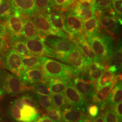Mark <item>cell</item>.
<instances>
[{
    "mask_svg": "<svg viewBox=\"0 0 122 122\" xmlns=\"http://www.w3.org/2000/svg\"><path fill=\"white\" fill-rule=\"evenodd\" d=\"M42 71L46 78H56L70 80L77 76L74 69L71 66L63 63L51 57H39Z\"/></svg>",
    "mask_w": 122,
    "mask_h": 122,
    "instance_id": "1",
    "label": "cell"
},
{
    "mask_svg": "<svg viewBox=\"0 0 122 122\" xmlns=\"http://www.w3.org/2000/svg\"><path fill=\"white\" fill-rule=\"evenodd\" d=\"M87 41L101 61L110 60L114 51V41L110 36L98 34L87 37Z\"/></svg>",
    "mask_w": 122,
    "mask_h": 122,
    "instance_id": "2",
    "label": "cell"
},
{
    "mask_svg": "<svg viewBox=\"0 0 122 122\" xmlns=\"http://www.w3.org/2000/svg\"><path fill=\"white\" fill-rule=\"evenodd\" d=\"M27 90L25 84L15 75L0 69V91L2 95L17 96Z\"/></svg>",
    "mask_w": 122,
    "mask_h": 122,
    "instance_id": "3",
    "label": "cell"
},
{
    "mask_svg": "<svg viewBox=\"0 0 122 122\" xmlns=\"http://www.w3.org/2000/svg\"><path fill=\"white\" fill-rule=\"evenodd\" d=\"M41 39L53 50L57 59L68 64L70 52L75 46L72 42L68 39L54 36L45 37Z\"/></svg>",
    "mask_w": 122,
    "mask_h": 122,
    "instance_id": "4",
    "label": "cell"
},
{
    "mask_svg": "<svg viewBox=\"0 0 122 122\" xmlns=\"http://www.w3.org/2000/svg\"><path fill=\"white\" fill-rule=\"evenodd\" d=\"M32 21L39 34L69 40V36L65 32L57 28L50 22L45 15H39L33 18Z\"/></svg>",
    "mask_w": 122,
    "mask_h": 122,
    "instance_id": "5",
    "label": "cell"
},
{
    "mask_svg": "<svg viewBox=\"0 0 122 122\" xmlns=\"http://www.w3.org/2000/svg\"><path fill=\"white\" fill-rule=\"evenodd\" d=\"M1 61L3 68L20 76L23 69L20 55L11 47L3 52Z\"/></svg>",
    "mask_w": 122,
    "mask_h": 122,
    "instance_id": "6",
    "label": "cell"
},
{
    "mask_svg": "<svg viewBox=\"0 0 122 122\" xmlns=\"http://www.w3.org/2000/svg\"><path fill=\"white\" fill-rule=\"evenodd\" d=\"M92 63L75 45L70 52L68 64L74 69L76 76L86 73Z\"/></svg>",
    "mask_w": 122,
    "mask_h": 122,
    "instance_id": "7",
    "label": "cell"
},
{
    "mask_svg": "<svg viewBox=\"0 0 122 122\" xmlns=\"http://www.w3.org/2000/svg\"><path fill=\"white\" fill-rule=\"evenodd\" d=\"M24 41L33 54L39 57H49L57 59L55 52L41 39H25Z\"/></svg>",
    "mask_w": 122,
    "mask_h": 122,
    "instance_id": "8",
    "label": "cell"
},
{
    "mask_svg": "<svg viewBox=\"0 0 122 122\" xmlns=\"http://www.w3.org/2000/svg\"><path fill=\"white\" fill-rule=\"evenodd\" d=\"M67 104L75 109L85 111L87 103L85 98L74 86L71 81H69L64 92Z\"/></svg>",
    "mask_w": 122,
    "mask_h": 122,
    "instance_id": "9",
    "label": "cell"
},
{
    "mask_svg": "<svg viewBox=\"0 0 122 122\" xmlns=\"http://www.w3.org/2000/svg\"><path fill=\"white\" fill-rule=\"evenodd\" d=\"M70 39L72 40L76 47L78 49L85 57L92 62L101 61L92 48L87 39L81 33L71 34Z\"/></svg>",
    "mask_w": 122,
    "mask_h": 122,
    "instance_id": "10",
    "label": "cell"
},
{
    "mask_svg": "<svg viewBox=\"0 0 122 122\" xmlns=\"http://www.w3.org/2000/svg\"><path fill=\"white\" fill-rule=\"evenodd\" d=\"M24 20L20 14H13L5 20L7 33L10 38V41L20 39L23 26Z\"/></svg>",
    "mask_w": 122,
    "mask_h": 122,
    "instance_id": "11",
    "label": "cell"
},
{
    "mask_svg": "<svg viewBox=\"0 0 122 122\" xmlns=\"http://www.w3.org/2000/svg\"><path fill=\"white\" fill-rule=\"evenodd\" d=\"M14 10V13L25 14L32 16L37 12L38 8L34 0H10Z\"/></svg>",
    "mask_w": 122,
    "mask_h": 122,
    "instance_id": "12",
    "label": "cell"
},
{
    "mask_svg": "<svg viewBox=\"0 0 122 122\" xmlns=\"http://www.w3.org/2000/svg\"><path fill=\"white\" fill-rule=\"evenodd\" d=\"M19 77L24 84H29L38 83L45 80L42 70L38 67L23 69Z\"/></svg>",
    "mask_w": 122,
    "mask_h": 122,
    "instance_id": "13",
    "label": "cell"
},
{
    "mask_svg": "<svg viewBox=\"0 0 122 122\" xmlns=\"http://www.w3.org/2000/svg\"><path fill=\"white\" fill-rule=\"evenodd\" d=\"M71 81L78 92L87 98L92 99L96 92L95 85L93 82L78 77L72 79Z\"/></svg>",
    "mask_w": 122,
    "mask_h": 122,
    "instance_id": "14",
    "label": "cell"
},
{
    "mask_svg": "<svg viewBox=\"0 0 122 122\" xmlns=\"http://www.w3.org/2000/svg\"><path fill=\"white\" fill-rule=\"evenodd\" d=\"M65 24L69 35L81 33L83 30V20L74 14H66L65 18Z\"/></svg>",
    "mask_w": 122,
    "mask_h": 122,
    "instance_id": "15",
    "label": "cell"
},
{
    "mask_svg": "<svg viewBox=\"0 0 122 122\" xmlns=\"http://www.w3.org/2000/svg\"><path fill=\"white\" fill-rule=\"evenodd\" d=\"M122 80L121 79H117L105 101L111 105L114 106L122 102Z\"/></svg>",
    "mask_w": 122,
    "mask_h": 122,
    "instance_id": "16",
    "label": "cell"
},
{
    "mask_svg": "<svg viewBox=\"0 0 122 122\" xmlns=\"http://www.w3.org/2000/svg\"><path fill=\"white\" fill-rule=\"evenodd\" d=\"M62 116V120L65 122H77L82 118L89 117L82 111L74 108H64Z\"/></svg>",
    "mask_w": 122,
    "mask_h": 122,
    "instance_id": "17",
    "label": "cell"
},
{
    "mask_svg": "<svg viewBox=\"0 0 122 122\" xmlns=\"http://www.w3.org/2000/svg\"><path fill=\"white\" fill-rule=\"evenodd\" d=\"M99 19L95 15L83 20V29L87 38L99 33Z\"/></svg>",
    "mask_w": 122,
    "mask_h": 122,
    "instance_id": "18",
    "label": "cell"
},
{
    "mask_svg": "<svg viewBox=\"0 0 122 122\" xmlns=\"http://www.w3.org/2000/svg\"><path fill=\"white\" fill-rule=\"evenodd\" d=\"M48 82L49 90L52 94L64 92L70 80H64L56 78L45 79Z\"/></svg>",
    "mask_w": 122,
    "mask_h": 122,
    "instance_id": "19",
    "label": "cell"
},
{
    "mask_svg": "<svg viewBox=\"0 0 122 122\" xmlns=\"http://www.w3.org/2000/svg\"><path fill=\"white\" fill-rule=\"evenodd\" d=\"M99 19V23L105 30L112 34L117 32L119 25L116 18L113 16L101 15Z\"/></svg>",
    "mask_w": 122,
    "mask_h": 122,
    "instance_id": "20",
    "label": "cell"
},
{
    "mask_svg": "<svg viewBox=\"0 0 122 122\" xmlns=\"http://www.w3.org/2000/svg\"><path fill=\"white\" fill-rule=\"evenodd\" d=\"M39 33L30 19L24 21L21 35L26 39L39 38Z\"/></svg>",
    "mask_w": 122,
    "mask_h": 122,
    "instance_id": "21",
    "label": "cell"
},
{
    "mask_svg": "<svg viewBox=\"0 0 122 122\" xmlns=\"http://www.w3.org/2000/svg\"><path fill=\"white\" fill-rule=\"evenodd\" d=\"M115 74V72L109 70V68L105 70L104 73L96 81V91L116 81L118 79V76H116Z\"/></svg>",
    "mask_w": 122,
    "mask_h": 122,
    "instance_id": "22",
    "label": "cell"
},
{
    "mask_svg": "<svg viewBox=\"0 0 122 122\" xmlns=\"http://www.w3.org/2000/svg\"><path fill=\"white\" fill-rule=\"evenodd\" d=\"M89 71V80L94 83L104 73L105 71V66L101 61H93L92 62Z\"/></svg>",
    "mask_w": 122,
    "mask_h": 122,
    "instance_id": "23",
    "label": "cell"
},
{
    "mask_svg": "<svg viewBox=\"0 0 122 122\" xmlns=\"http://www.w3.org/2000/svg\"><path fill=\"white\" fill-rule=\"evenodd\" d=\"M117 81V80H116ZM116 81L112 82L109 85L102 87L100 90L96 91L95 93L92 97V101L95 103L100 105L105 102L107 97L113 87Z\"/></svg>",
    "mask_w": 122,
    "mask_h": 122,
    "instance_id": "24",
    "label": "cell"
},
{
    "mask_svg": "<svg viewBox=\"0 0 122 122\" xmlns=\"http://www.w3.org/2000/svg\"><path fill=\"white\" fill-rule=\"evenodd\" d=\"M45 15L54 26L57 29L63 31L67 35H69L68 31L66 27L65 19L61 14L57 12H52L47 14Z\"/></svg>",
    "mask_w": 122,
    "mask_h": 122,
    "instance_id": "25",
    "label": "cell"
},
{
    "mask_svg": "<svg viewBox=\"0 0 122 122\" xmlns=\"http://www.w3.org/2000/svg\"><path fill=\"white\" fill-rule=\"evenodd\" d=\"M21 121L33 122L40 117V114L36 108L24 105L21 111Z\"/></svg>",
    "mask_w": 122,
    "mask_h": 122,
    "instance_id": "26",
    "label": "cell"
},
{
    "mask_svg": "<svg viewBox=\"0 0 122 122\" xmlns=\"http://www.w3.org/2000/svg\"><path fill=\"white\" fill-rule=\"evenodd\" d=\"M122 45L121 42H119L113 51L109 62V66L115 67L119 72L122 70Z\"/></svg>",
    "mask_w": 122,
    "mask_h": 122,
    "instance_id": "27",
    "label": "cell"
},
{
    "mask_svg": "<svg viewBox=\"0 0 122 122\" xmlns=\"http://www.w3.org/2000/svg\"><path fill=\"white\" fill-rule=\"evenodd\" d=\"M11 47L15 50L20 56H26L33 55L27 48L24 40L21 38L10 41Z\"/></svg>",
    "mask_w": 122,
    "mask_h": 122,
    "instance_id": "28",
    "label": "cell"
},
{
    "mask_svg": "<svg viewBox=\"0 0 122 122\" xmlns=\"http://www.w3.org/2000/svg\"><path fill=\"white\" fill-rule=\"evenodd\" d=\"M23 69L37 68L40 66L41 61L39 57L33 54L29 56H21Z\"/></svg>",
    "mask_w": 122,
    "mask_h": 122,
    "instance_id": "29",
    "label": "cell"
},
{
    "mask_svg": "<svg viewBox=\"0 0 122 122\" xmlns=\"http://www.w3.org/2000/svg\"><path fill=\"white\" fill-rule=\"evenodd\" d=\"M14 10L10 0H2L0 4V21L5 20L14 14Z\"/></svg>",
    "mask_w": 122,
    "mask_h": 122,
    "instance_id": "30",
    "label": "cell"
},
{
    "mask_svg": "<svg viewBox=\"0 0 122 122\" xmlns=\"http://www.w3.org/2000/svg\"><path fill=\"white\" fill-rule=\"evenodd\" d=\"M95 6L92 8H86L76 6L74 10V14L81 19L82 20L91 17L96 13Z\"/></svg>",
    "mask_w": 122,
    "mask_h": 122,
    "instance_id": "31",
    "label": "cell"
},
{
    "mask_svg": "<svg viewBox=\"0 0 122 122\" xmlns=\"http://www.w3.org/2000/svg\"><path fill=\"white\" fill-rule=\"evenodd\" d=\"M35 96L40 105L48 110L54 107V103L51 96H42L35 94Z\"/></svg>",
    "mask_w": 122,
    "mask_h": 122,
    "instance_id": "32",
    "label": "cell"
},
{
    "mask_svg": "<svg viewBox=\"0 0 122 122\" xmlns=\"http://www.w3.org/2000/svg\"><path fill=\"white\" fill-rule=\"evenodd\" d=\"M34 91L35 94L42 96H52V95L48 84L43 82H40L35 84L34 86Z\"/></svg>",
    "mask_w": 122,
    "mask_h": 122,
    "instance_id": "33",
    "label": "cell"
},
{
    "mask_svg": "<svg viewBox=\"0 0 122 122\" xmlns=\"http://www.w3.org/2000/svg\"><path fill=\"white\" fill-rule=\"evenodd\" d=\"M52 98L53 101L54 105L59 109L65 108L67 102L64 93L54 94L52 95Z\"/></svg>",
    "mask_w": 122,
    "mask_h": 122,
    "instance_id": "34",
    "label": "cell"
},
{
    "mask_svg": "<svg viewBox=\"0 0 122 122\" xmlns=\"http://www.w3.org/2000/svg\"><path fill=\"white\" fill-rule=\"evenodd\" d=\"M46 116L51 119L54 122H61L62 121V112L58 108H52L48 109Z\"/></svg>",
    "mask_w": 122,
    "mask_h": 122,
    "instance_id": "35",
    "label": "cell"
},
{
    "mask_svg": "<svg viewBox=\"0 0 122 122\" xmlns=\"http://www.w3.org/2000/svg\"><path fill=\"white\" fill-rule=\"evenodd\" d=\"M103 118L105 122H121L122 118L118 117L113 110H107L104 114Z\"/></svg>",
    "mask_w": 122,
    "mask_h": 122,
    "instance_id": "36",
    "label": "cell"
},
{
    "mask_svg": "<svg viewBox=\"0 0 122 122\" xmlns=\"http://www.w3.org/2000/svg\"><path fill=\"white\" fill-rule=\"evenodd\" d=\"M112 0H93V4L96 10H105L109 8Z\"/></svg>",
    "mask_w": 122,
    "mask_h": 122,
    "instance_id": "37",
    "label": "cell"
},
{
    "mask_svg": "<svg viewBox=\"0 0 122 122\" xmlns=\"http://www.w3.org/2000/svg\"><path fill=\"white\" fill-rule=\"evenodd\" d=\"M38 9L48 10L52 6L54 3L52 0H34Z\"/></svg>",
    "mask_w": 122,
    "mask_h": 122,
    "instance_id": "38",
    "label": "cell"
},
{
    "mask_svg": "<svg viewBox=\"0 0 122 122\" xmlns=\"http://www.w3.org/2000/svg\"><path fill=\"white\" fill-rule=\"evenodd\" d=\"M21 97L22 103L24 105L29 106L37 108L39 106L33 97L29 94H24Z\"/></svg>",
    "mask_w": 122,
    "mask_h": 122,
    "instance_id": "39",
    "label": "cell"
},
{
    "mask_svg": "<svg viewBox=\"0 0 122 122\" xmlns=\"http://www.w3.org/2000/svg\"><path fill=\"white\" fill-rule=\"evenodd\" d=\"M10 112L11 116L15 120L18 122L21 121V110L19 107L13 104L10 108Z\"/></svg>",
    "mask_w": 122,
    "mask_h": 122,
    "instance_id": "40",
    "label": "cell"
},
{
    "mask_svg": "<svg viewBox=\"0 0 122 122\" xmlns=\"http://www.w3.org/2000/svg\"><path fill=\"white\" fill-rule=\"evenodd\" d=\"M88 114L92 118H96L99 113V108L95 104L87 105L86 108Z\"/></svg>",
    "mask_w": 122,
    "mask_h": 122,
    "instance_id": "41",
    "label": "cell"
},
{
    "mask_svg": "<svg viewBox=\"0 0 122 122\" xmlns=\"http://www.w3.org/2000/svg\"><path fill=\"white\" fill-rule=\"evenodd\" d=\"M122 0H112L111 4L113 5L114 10L119 16H122Z\"/></svg>",
    "mask_w": 122,
    "mask_h": 122,
    "instance_id": "42",
    "label": "cell"
},
{
    "mask_svg": "<svg viewBox=\"0 0 122 122\" xmlns=\"http://www.w3.org/2000/svg\"><path fill=\"white\" fill-rule=\"evenodd\" d=\"M54 3L57 6L66 7L73 2V0H54Z\"/></svg>",
    "mask_w": 122,
    "mask_h": 122,
    "instance_id": "43",
    "label": "cell"
},
{
    "mask_svg": "<svg viewBox=\"0 0 122 122\" xmlns=\"http://www.w3.org/2000/svg\"><path fill=\"white\" fill-rule=\"evenodd\" d=\"M122 103L120 102L118 103L117 104L114 105V107L113 108V110L114 113L118 116V117L122 118Z\"/></svg>",
    "mask_w": 122,
    "mask_h": 122,
    "instance_id": "44",
    "label": "cell"
},
{
    "mask_svg": "<svg viewBox=\"0 0 122 122\" xmlns=\"http://www.w3.org/2000/svg\"><path fill=\"white\" fill-rule=\"evenodd\" d=\"M7 34L5 23H0V39H2Z\"/></svg>",
    "mask_w": 122,
    "mask_h": 122,
    "instance_id": "45",
    "label": "cell"
},
{
    "mask_svg": "<svg viewBox=\"0 0 122 122\" xmlns=\"http://www.w3.org/2000/svg\"><path fill=\"white\" fill-rule=\"evenodd\" d=\"M6 46V43L5 39H0V61H1V56L4 52L5 48Z\"/></svg>",
    "mask_w": 122,
    "mask_h": 122,
    "instance_id": "46",
    "label": "cell"
},
{
    "mask_svg": "<svg viewBox=\"0 0 122 122\" xmlns=\"http://www.w3.org/2000/svg\"><path fill=\"white\" fill-rule=\"evenodd\" d=\"M14 104L17 106L18 107H19L20 109H22L24 106V105H23V103H22L21 97L16 99L14 101Z\"/></svg>",
    "mask_w": 122,
    "mask_h": 122,
    "instance_id": "47",
    "label": "cell"
},
{
    "mask_svg": "<svg viewBox=\"0 0 122 122\" xmlns=\"http://www.w3.org/2000/svg\"><path fill=\"white\" fill-rule=\"evenodd\" d=\"M33 122H54L51 119L48 118V117L45 116L44 117L39 118L38 119Z\"/></svg>",
    "mask_w": 122,
    "mask_h": 122,
    "instance_id": "48",
    "label": "cell"
},
{
    "mask_svg": "<svg viewBox=\"0 0 122 122\" xmlns=\"http://www.w3.org/2000/svg\"><path fill=\"white\" fill-rule=\"evenodd\" d=\"M77 122H94V120L93 119H92L90 117H89V118H82L79 120Z\"/></svg>",
    "mask_w": 122,
    "mask_h": 122,
    "instance_id": "49",
    "label": "cell"
},
{
    "mask_svg": "<svg viewBox=\"0 0 122 122\" xmlns=\"http://www.w3.org/2000/svg\"><path fill=\"white\" fill-rule=\"evenodd\" d=\"M94 122H105V120L102 117H98L95 119H93Z\"/></svg>",
    "mask_w": 122,
    "mask_h": 122,
    "instance_id": "50",
    "label": "cell"
},
{
    "mask_svg": "<svg viewBox=\"0 0 122 122\" xmlns=\"http://www.w3.org/2000/svg\"><path fill=\"white\" fill-rule=\"evenodd\" d=\"M1 95H2V93H1V91H0V96H1Z\"/></svg>",
    "mask_w": 122,
    "mask_h": 122,
    "instance_id": "51",
    "label": "cell"
},
{
    "mask_svg": "<svg viewBox=\"0 0 122 122\" xmlns=\"http://www.w3.org/2000/svg\"><path fill=\"white\" fill-rule=\"evenodd\" d=\"M1 0H0V3H1Z\"/></svg>",
    "mask_w": 122,
    "mask_h": 122,
    "instance_id": "52",
    "label": "cell"
}]
</instances>
